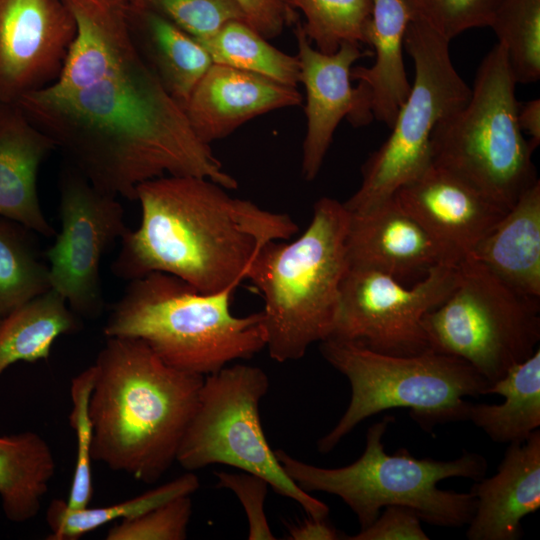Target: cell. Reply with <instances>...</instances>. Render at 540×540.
Masks as SVG:
<instances>
[{"mask_svg": "<svg viewBox=\"0 0 540 540\" xmlns=\"http://www.w3.org/2000/svg\"><path fill=\"white\" fill-rule=\"evenodd\" d=\"M17 104L66 163L117 198L135 201L140 184L166 175L238 186L142 58L86 87L47 88Z\"/></svg>", "mask_w": 540, "mask_h": 540, "instance_id": "1", "label": "cell"}, {"mask_svg": "<svg viewBox=\"0 0 540 540\" xmlns=\"http://www.w3.org/2000/svg\"><path fill=\"white\" fill-rule=\"evenodd\" d=\"M227 190L197 176L166 175L140 184V224L121 237L112 273L131 281L163 272L205 294L235 289L260 249L292 238L298 226L288 214Z\"/></svg>", "mask_w": 540, "mask_h": 540, "instance_id": "2", "label": "cell"}, {"mask_svg": "<svg viewBox=\"0 0 540 540\" xmlns=\"http://www.w3.org/2000/svg\"><path fill=\"white\" fill-rule=\"evenodd\" d=\"M94 365L93 461L155 483L176 462L204 377L167 365L133 337H107Z\"/></svg>", "mask_w": 540, "mask_h": 540, "instance_id": "3", "label": "cell"}, {"mask_svg": "<svg viewBox=\"0 0 540 540\" xmlns=\"http://www.w3.org/2000/svg\"><path fill=\"white\" fill-rule=\"evenodd\" d=\"M348 224L344 204L322 197L302 235L271 241L253 259L245 279L264 300L266 348L273 360H299L313 343L331 336L348 269Z\"/></svg>", "mask_w": 540, "mask_h": 540, "instance_id": "4", "label": "cell"}, {"mask_svg": "<svg viewBox=\"0 0 540 540\" xmlns=\"http://www.w3.org/2000/svg\"><path fill=\"white\" fill-rule=\"evenodd\" d=\"M233 291L205 294L178 277L152 272L129 281L103 333L141 339L167 365L205 377L266 348L262 311L233 315Z\"/></svg>", "mask_w": 540, "mask_h": 540, "instance_id": "5", "label": "cell"}, {"mask_svg": "<svg viewBox=\"0 0 540 540\" xmlns=\"http://www.w3.org/2000/svg\"><path fill=\"white\" fill-rule=\"evenodd\" d=\"M393 420L385 416L372 424L364 452L344 467H318L282 449L274 452L287 476L301 489L341 498L356 515L360 529L368 527L387 506L409 508L431 525L457 528L468 524L475 509L474 496L442 490L438 483L451 477L478 480L487 471L486 459L467 451L449 461L416 458L406 449L388 454L383 437Z\"/></svg>", "mask_w": 540, "mask_h": 540, "instance_id": "6", "label": "cell"}, {"mask_svg": "<svg viewBox=\"0 0 540 540\" xmlns=\"http://www.w3.org/2000/svg\"><path fill=\"white\" fill-rule=\"evenodd\" d=\"M320 352L351 388L344 414L317 442L321 453L333 450L365 419L389 409H409L423 428L464 421L470 405L465 397L487 395L490 387L465 360L431 349L397 356L328 338L320 342Z\"/></svg>", "mask_w": 540, "mask_h": 540, "instance_id": "7", "label": "cell"}, {"mask_svg": "<svg viewBox=\"0 0 540 540\" xmlns=\"http://www.w3.org/2000/svg\"><path fill=\"white\" fill-rule=\"evenodd\" d=\"M516 81L497 43L477 70L468 101L442 119L431 138L432 164L461 178L509 210L535 184V149L518 120Z\"/></svg>", "mask_w": 540, "mask_h": 540, "instance_id": "8", "label": "cell"}, {"mask_svg": "<svg viewBox=\"0 0 540 540\" xmlns=\"http://www.w3.org/2000/svg\"><path fill=\"white\" fill-rule=\"evenodd\" d=\"M429 349L461 358L490 384L540 340V299L525 296L468 256L449 296L423 318Z\"/></svg>", "mask_w": 540, "mask_h": 540, "instance_id": "9", "label": "cell"}, {"mask_svg": "<svg viewBox=\"0 0 540 540\" xmlns=\"http://www.w3.org/2000/svg\"><path fill=\"white\" fill-rule=\"evenodd\" d=\"M449 42L424 23L410 20L404 48L413 61V83L390 135L364 163L360 187L343 203L348 212L377 206L430 166L435 126L465 105L471 94L452 63Z\"/></svg>", "mask_w": 540, "mask_h": 540, "instance_id": "10", "label": "cell"}, {"mask_svg": "<svg viewBox=\"0 0 540 540\" xmlns=\"http://www.w3.org/2000/svg\"><path fill=\"white\" fill-rule=\"evenodd\" d=\"M268 389L269 378L257 366L227 365L205 376L176 462L191 472L224 464L258 475L276 493L297 502L308 516L326 518L329 507L287 476L267 442L259 404Z\"/></svg>", "mask_w": 540, "mask_h": 540, "instance_id": "11", "label": "cell"}, {"mask_svg": "<svg viewBox=\"0 0 540 540\" xmlns=\"http://www.w3.org/2000/svg\"><path fill=\"white\" fill-rule=\"evenodd\" d=\"M458 264H439L411 287L383 272L348 266L329 338L397 356L428 350L423 318L455 288Z\"/></svg>", "mask_w": 540, "mask_h": 540, "instance_id": "12", "label": "cell"}, {"mask_svg": "<svg viewBox=\"0 0 540 540\" xmlns=\"http://www.w3.org/2000/svg\"><path fill=\"white\" fill-rule=\"evenodd\" d=\"M58 187L61 230L45 252L50 288L80 318L94 319L104 308L102 257L128 229L124 209L117 197L97 189L68 163Z\"/></svg>", "mask_w": 540, "mask_h": 540, "instance_id": "13", "label": "cell"}, {"mask_svg": "<svg viewBox=\"0 0 540 540\" xmlns=\"http://www.w3.org/2000/svg\"><path fill=\"white\" fill-rule=\"evenodd\" d=\"M75 34L61 0H0V102L55 84Z\"/></svg>", "mask_w": 540, "mask_h": 540, "instance_id": "14", "label": "cell"}, {"mask_svg": "<svg viewBox=\"0 0 540 540\" xmlns=\"http://www.w3.org/2000/svg\"><path fill=\"white\" fill-rule=\"evenodd\" d=\"M300 66V82L304 85V107L307 126L302 145L301 173L313 181L320 172L334 132L343 118L354 126L369 124L373 118L369 90L361 83L352 86L353 64L364 56L357 43H343L331 54L313 47L302 24L294 29Z\"/></svg>", "mask_w": 540, "mask_h": 540, "instance_id": "15", "label": "cell"}, {"mask_svg": "<svg viewBox=\"0 0 540 540\" xmlns=\"http://www.w3.org/2000/svg\"><path fill=\"white\" fill-rule=\"evenodd\" d=\"M394 196L457 262L470 256L508 211L432 163Z\"/></svg>", "mask_w": 540, "mask_h": 540, "instance_id": "16", "label": "cell"}, {"mask_svg": "<svg viewBox=\"0 0 540 540\" xmlns=\"http://www.w3.org/2000/svg\"><path fill=\"white\" fill-rule=\"evenodd\" d=\"M348 266L377 270L401 282L423 278L433 267L455 261L395 198L359 213L349 212Z\"/></svg>", "mask_w": 540, "mask_h": 540, "instance_id": "17", "label": "cell"}, {"mask_svg": "<svg viewBox=\"0 0 540 540\" xmlns=\"http://www.w3.org/2000/svg\"><path fill=\"white\" fill-rule=\"evenodd\" d=\"M301 103L302 95L297 87L213 63L195 86L184 109L195 134L210 145L255 117Z\"/></svg>", "mask_w": 540, "mask_h": 540, "instance_id": "18", "label": "cell"}, {"mask_svg": "<svg viewBox=\"0 0 540 540\" xmlns=\"http://www.w3.org/2000/svg\"><path fill=\"white\" fill-rule=\"evenodd\" d=\"M475 509L468 522L469 540H517L521 522L540 507V431L509 444L497 472L471 487Z\"/></svg>", "mask_w": 540, "mask_h": 540, "instance_id": "19", "label": "cell"}, {"mask_svg": "<svg viewBox=\"0 0 540 540\" xmlns=\"http://www.w3.org/2000/svg\"><path fill=\"white\" fill-rule=\"evenodd\" d=\"M76 34L60 77L51 89L86 87L141 59L130 30L131 0H61Z\"/></svg>", "mask_w": 540, "mask_h": 540, "instance_id": "20", "label": "cell"}, {"mask_svg": "<svg viewBox=\"0 0 540 540\" xmlns=\"http://www.w3.org/2000/svg\"><path fill=\"white\" fill-rule=\"evenodd\" d=\"M54 150L53 141L17 103L0 102V216L48 238L56 231L41 208L37 178Z\"/></svg>", "mask_w": 540, "mask_h": 540, "instance_id": "21", "label": "cell"}, {"mask_svg": "<svg viewBox=\"0 0 540 540\" xmlns=\"http://www.w3.org/2000/svg\"><path fill=\"white\" fill-rule=\"evenodd\" d=\"M517 292L540 299V181L529 187L470 255Z\"/></svg>", "mask_w": 540, "mask_h": 540, "instance_id": "22", "label": "cell"}, {"mask_svg": "<svg viewBox=\"0 0 540 540\" xmlns=\"http://www.w3.org/2000/svg\"><path fill=\"white\" fill-rule=\"evenodd\" d=\"M410 20L402 0H372L367 38L375 61L370 67L357 66L351 70V79L370 92L373 118L388 127L410 91L403 58L404 37Z\"/></svg>", "mask_w": 540, "mask_h": 540, "instance_id": "23", "label": "cell"}, {"mask_svg": "<svg viewBox=\"0 0 540 540\" xmlns=\"http://www.w3.org/2000/svg\"><path fill=\"white\" fill-rule=\"evenodd\" d=\"M130 30L144 63L185 108L195 86L213 64L207 50L165 17L133 3Z\"/></svg>", "mask_w": 540, "mask_h": 540, "instance_id": "24", "label": "cell"}, {"mask_svg": "<svg viewBox=\"0 0 540 540\" xmlns=\"http://www.w3.org/2000/svg\"><path fill=\"white\" fill-rule=\"evenodd\" d=\"M504 397L500 404L470 403L466 421L482 429L494 442H524L540 427V350L511 367L490 384L487 395Z\"/></svg>", "mask_w": 540, "mask_h": 540, "instance_id": "25", "label": "cell"}, {"mask_svg": "<svg viewBox=\"0 0 540 540\" xmlns=\"http://www.w3.org/2000/svg\"><path fill=\"white\" fill-rule=\"evenodd\" d=\"M55 472L52 449L36 432L0 436V498L8 520L37 516Z\"/></svg>", "mask_w": 540, "mask_h": 540, "instance_id": "26", "label": "cell"}, {"mask_svg": "<svg viewBox=\"0 0 540 540\" xmlns=\"http://www.w3.org/2000/svg\"><path fill=\"white\" fill-rule=\"evenodd\" d=\"M81 328L80 317L51 288L18 306L0 319V376L16 362L48 359L58 337Z\"/></svg>", "mask_w": 540, "mask_h": 540, "instance_id": "27", "label": "cell"}, {"mask_svg": "<svg viewBox=\"0 0 540 540\" xmlns=\"http://www.w3.org/2000/svg\"><path fill=\"white\" fill-rule=\"evenodd\" d=\"M199 486L197 475L187 471L134 498L108 506L70 509L66 501L54 499L46 511V521L51 530L47 539L77 540L109 522L133 518L176 497L192 495Z\"/></svg>", "mask_w": 540, "mask_h": 540, "instance_id": "28", "label": "cell"}, {"mask_svg": "<svg viewBox=\"0 0 540 540\" xmlns=\"http://www.w3.org/2000/svg\"><path fill=\"white\" fill-rule=\"evenodd\" d=\"M34 234L0 216V319L50 289L48 264Z\"/></svg>", "mask_w": 540, "mask_h": 540, "instance_id": "29", "label": "cell"}, {"mask_svg": "<svg viewBox=\"0 0 540 540\" xmlns=\"http://www.w3.org/2000/svg\"><path fill=\"white\" fill-rule=\"evenodd\" d=\"M199 43L207 50L213 63L256 73L292 87L300 83L297 56L272 46L245 21L228 22Z\"/></svg>", "mask_w": 540, "mask_h": 540, "instance_id": "30", "label": "cell"}, {"mask_svg": "<svg viewBox=\"0 0 540 540\" xmlns=\"http://www.w3.org/2000/svg\"><path fill=\"white\" fill-rule=\"evenodd\" d=\"M288 1L303 13V30L319 51L331 54L343 43L368 45L372 0Z\"/></svg>", "mask_w": 540, "mask_h": 540, "instance_id": "31", "label": "cell"}, {"mask_svg": "<svg viewBox=\"0 0 540 540\" xmlns=\"http://www.w3.org/2000/svg\"><path fill=\"white\" fill-rule=\"evenodd\" d=\"M490 27L507 53L516 83L540 78V0H501Z\"/></svg>", "mask_w": 540, "mask_h": 540, "instance_id": "32", "label": "cell"}, {"mask_svg": "<svg viewBox=\"0 0 540 540\" xmlns=\"http://www.w3.org/2000/svg\"><path fill=\"white\" fill-rule=\"evenodd\" d=\"M96 378L95 365H91L71 380L72 409L69 425L74 430L76 458L71 488L66 504L70 509L89 506L93 498L92 441L93 427L89 412L91 392Z\"/></svg>", "mask_w": 540, "mask_h": 540, "instance_id": "33", "label": "cell"}, {"mask_svg": "<svg viewBox=\"0 0 540 540\" xmlns=\"http://www.w3.org/2000/svg\"><path fill=\"white\" fill-rule=\"evenodd\" d=\"M133 4L154 11L183 31L203 41L225 24L244 20L234 0H131Z\"/></svg>", "mask_w": 540, "mask_h": 540, "instance_id": "34", "label": "cell"}, {"mask_svg": "<svg viewBox=\"0 0 540 540\" xmlns=\"http://www.w3.org/2000/svg\"><path fill=\"white\" fill-rule=\"evenodd\" d=\"M411 19L418 20L449 41L462 32L490 27L501 0H402Z\"/></svg>", "mask_w": 540, "mask_h": 540, "instance_id": "35", "label": "cell"}, {"mask_svg": "<svg viewBox=\"0 0 540 540\" xmlns=\"http://www.w3.org/2000/svg\"><path fill=\"white\" fill-rule=\"evenodd\" d=\"M191 495L171 499L136 517L115 523L106 540H184L192 515Z\"/></svg>", "mask_w": 540, "mask_h": 540, "instance_id": "36", "label": "cell"}, {"mask_svg": "<svg viewBox=\"0 0 540 540\" xmlns=\"http://www.w3.org/2000/svg\"><path fill=\"white\" fill-rule=\"evenodd\" d=\"M214 475L217 478L216 487L231 490L243 506L249 526L248 539H276L264 510L269 483L258 475L244 471L238 473L217 471Z\"/></svg>", "mask_w": 540, "mask_h": 540, "instance_id": "37", "label": "cell"}, {"mask_svg": "<svg viewBox=\"0 0 540 540\" xmlns=\"http://www.w3.org/2000/svg\"><path fill=\"white\" fill-rule=\"evenodd\" d=\"M421 518L409 508L387 506L366 528L346 539L350 540H428Z\"/></svg>", "mask_w": 540, "mask_h": 540, "instance_id": "38", "label": "cell"}, {"mask_svg": "<svg viewBox=\"0 0 540 540\" xmlns=\"http://www.w3.org/2000/svg\"><path fill=\"white\" fill-rule=\"evenodd\" d=\"M245 22L266 39L278 37L286 26L298 21L288 0H234Z\"/></svg>", "mask_w": 540, "mask_h": 540, "instance_id": "39", "label": "cell"}, {"mask_svg": "<svg viewBox=\"0 0 540 540\" xmlns=\"http://www.w3.org/2000/svg\"><path fill=\"white\" fill-rule=\"evenodd\" d=\"M339 531L326 518L307 519L288 528V539L292 540H336L340 539Z\"/></svg>", "mask_w": 540, "mask_h": 540, "instance_id": "40", "label": "cell"}, {"mask_svg": "<svg viewBox=\"0 0 540 540\" xmlns=\"http://www.w3.org/2000/svg\"><path fill=\"white\" fill-rule=\"evenodd\" d=\"M517 120L523 133L529 135L530 143L536 148L540 143V100H530L518 108Z\"/></svg>", "mask_w": 540, "mask_h": 540, "instance_id": "41", "label": "cell"}]
</instances>
